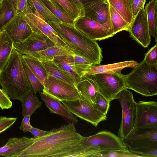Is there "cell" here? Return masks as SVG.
I'll use <instances>...</instances> for the list:
<instances>
[{
	"label": "cell",
	"mask_w": 157,
	"mask_h": 157,
	"mask_svg": "<svg viewBox=\"0 0 157 157\" xmlns=\"http://www.w3.org/2000/svg\"><path fill=\"white\" fill-rule=\"evenodd\" d=\"M44 136L31 138L30 144L17 157H82V143L85 138L75 123L54 128Z\"/></svg>",
	"instance_id": "cell-1"
},
{
	"label": "cell",
	"mask_w": 157,
	"mask_h": 157,
	"mask_svg": "<svg viewBox=\"0 0 157 157\" xmlns=\"http://www.w3.org/2000/svg\"><path fill=\"white\" fill-rule=\"evenodd\" d=\"M22 55L13 47L0 72L2 89L10 99L20 101L32 90L23 67Z\"/></svg>",
	"instance_id": "cell-2"
},
{
	"label": "cell",
	"mask_w": 157,
	"mask_h": 157,
	"mask_svg": "<svg viewBox=\"0 0 157 157\" xmlns=\"http://www.w3.org/2000/svg\"><path fill=\"white\" fill-rule=\"evenodd\" d=\"M74 54L85 57L94 65H99L102 61V51L96 40L81 33L73 25L62 22L47 21Z\"/></svg>",
	"instance_id": "cell-3"
},
{
	"label": "cell",
	"mask_w": 157,
	"mask_h": 157,
	"mask_svg": "<svg viewBox=\"0 0 157 157\" xmlns=\"http://www.w3.org/2000/svg\"><path fill=\"white\" fill-rule=\"evenodd\" d=\"M125 88L144 96L157 94V65L149 64L144 59L124 75Z\"/></svg>",
	"instance_id": "cell-4"
},
{
	"label": "cell",
	"mask_w": 157,
	"mask_h": 157,
	"mask_svg": "<svg viewBox=\"0 0 157 157\" xmlns=\"http://www.w3.org/2000/svg\"><path fill=\"white\" fill-rule=\"evenodd\" d=\"M82 144L86 150L87 157H94L96 153L106 150H128L122 138L107 130L85 137Z\"/></svg>",
	"instance_id": "cell-5"
},
{
	"label": "cell",
	"mask_w": 157,
	"mask_h": 157,
	"mask_svg": "<svg viewBox=\"0 0 157 157\" xmlns=\"http://www.w3.org/2000/svg\"><path fill=\"white\" fill-rule=\"evenodd\" d=\"M86 75L95 82L98 92L110 103L125 88L124 75L121 72L101 73Z\"/></svg>",
	"instance_id": "cell-6"
},
{
	"label": "cell",
	"mask_w": 157,
	"mask_h": 157,
	"mask_svg": "<svg viewBox=\"0 0 157 157\" xmlns=\"http://www.w3.org/2000/svg\"><path fill=\"white\" fill-rule=\"evenodd\" d=\"M117 100L121 105L122 116L117 136L123 139L134 128L136 113V102L132 93L125 88L117 95Z\"/></svg>",
	"instance_id": "cell-7"
},
{
	"label": "cell",
	"mask_w": 157,
	"mask_h": 157,
	"mask_svg": "<svg viewBox=\"0 0 157 157\" xmlns=\"http://www.w3.org/2000/svg\"><path fill=\"white\" fill-rule=\"evenodd\" d=\"M73 25L78 31L96 41L107 39L114 35L110 18L106 22L101 24L88 17L80 16L74 21Z\"/></svg>",
	"instance_id": "cell-8"
},
{
	"label": "cell",
	"mask_w": 157,
	"mask_h": 157,
	"mask_svg": "<svg viewBox=\"0 0 157 157\" xmlns=\"http://www.w3.org/2000/svg\"><path fill=\"white\" fill-rule=\"evenodd\" d=\"M42 92L60 101L82 99L75 86L48 74Z\"/></svg>",
	"instance_id": "cell-9"
},
{
	"label": "cell",
	"mask_w": 157,
	"mask_h": 157,
	"mask_svg": "<svg viewBox=\"0 0 157 157\" xmlns=\"http://www.w3.org/2000/svg\"><path fill=\"white\" fill-rule=\"evenodd\" d=\"M61 103L76 117L96 127L101 122L106 120L107 117L95 107L81 99L71 101H62Z\"/></svg>",
	"instance_id": "cell-10"
},
{
	"label": "cell",
	"mask_w": 157,
	"mask_h": 157,
	"mask_svg": "<svg viewBox=\"0 0 157 157\" xmlns=\"http://www.w3.org/2000/svg\"><path fill=\"white\" fill-rule=\"evenodd\" d=\"M123 139L128 149L157 147V127L134 128Z\"/></svg>",
	"instance_id": "cell-11"
},
{
	"label": "cell",
	"mask_w": 157,
	"mask_h": 157,
	"mask_svg": "<svg viewBox=\"0 0 157 157\" xmlns=\"http://www.w3.org/2000/svg\"><path fill=\"white\" fill-rule=\"evenodd\" d=\"M157 127V102L155 101L136 102L134 128Z\"/></svg>",
	"instance_id": "cell-12"
},
{
	"label": "cell",
	"mask_w": 157,
	"mask_h": 157,
	"mask_svg": "<svg viewBox=\"0 0 157 157\" xmlns=\"http://www.w3.org/2000/svg\"><path fill=\"white\" fill-rule=\"evenodd\" d=\"M22 17L29 25L32 31L42 33L49 38L55 45L65 48L73 52L54 29L44 20L33 13H28Z\"/></svg>",
	"instance_id": "cell-13"
},
{
	"label": "cell",
	"mask_w": 157,
	"mask_h": 157,
	"mask_svg": "<svg viewBox=\"0 0 157 157\" xmlns=\"http://www.w3.org/2000/svg\"><path fill=\"white\" fill-rule=\"evenodd\" d=\"M128 32L130 36L144 47H147L150 44L151 36L144 8L133 18Z\"/></svg>",
	"instance_id": "cell-14"
},
{
	"label": "cell",
	"mask_w": 157,
	"mask_h": 157,
	"mask_svg": "<svg viewBox=\"0 0 157 157\" xmlns=\"http://www.w3.org/2000/svg\"><path fill=\"white\" fill-rule=\"evenodd\" d=\"M13 47L22 55L41 51L55 45L45 35L33 31L26 39L13 43Z\"/></svg>",
	"instance_id": "cell-15"
},
{
	"label": "cell",
	"mask_w": 157,
	"mask_h": 157,
	"mask_svg": "<svg viewBox=\"0 0 157 157\" xmlns=\"http://www.w3.org/2000/svg\"><path fill=\"white\" fill-rule=\"evenodd\" d=\"M13 43L22 41L27 38L32 31L22 16L16 15L3 27Z\"/></svg>",
	"instance_id": "cell-16"
},
{
	"label": "cell",
	"mask_w": 157,
	"mask_h": 157,
	"mask_svg": "<svg viewBox=\"0 0 157 157\" xmlns=\"http://www.w3.org/2000/svg\"><path fill=\"white\" fill-rule=\"evenodd\" d=\"M80 16L88 17L100 24H104L110 19L108 2L97 0L85 4Z\"/></svg>",
	"instance_id": "cell-17"
},
{
	"label": "cell",
	"mask_w": 157,
	"mask_h": 157,
	"mask_svg": "<svg viewBox=\"0 0 157 157\" xmlns=\"http://www.w3.org/2000/svg\"><path fill=\"white\" fill-rule=\"evenodd\" d=\"M30 144V138L26 136L9 138L6 144L0 147V157H17Z\"/></svg>",
	"instance_id": "cell-18"
},
{
	"label": "cell",
	"mask_w": 157,
	"mask_h": 157,
	"mask_svg": "<svg viewBox=\"0 0 157 157\" xmlns=\"http://www.w3.org/2000/svg\"><path fill=\"white\" fill-rule=\"evenodd\" d=\"M39 93L51 113L59 115L75 124L78 121L76 116L69 111L60 101L42 91Z\"/></svg>",
	"instance_id": "cell-19"
},
{
	"label": "cell",
	"mask_w": 157,
	"mask_h": 157,
	"mask_svg": "<svg viewBox=\"0 0 157 157\" xmlns=\"http://www.w3.org/2000/svg\"><path fill=\"white\" fill-rule=\"evenodd\" d=\"M138 63L136 61L130 60L106 65H93L83 72L82 76L101 73L121 72L123 69L127 67L133 68Z\"/></svg>",
	"instance_id": "cell-20"
},
{
	"label": "cell",
	"mask_w": 157,
	"mask_h": 157,
	"mask_svg": "<svg viewBox=\"0 0 157 157\" xmlns=\"http://www.w3.org/2000/svg\"><path fill=\"white\" fill-rule=\"evenodd\" d=\"M76 87L82 100L94 106L98 91L93 80L86 75H82Z\"/></svg>",
	"instance_id": "cell-21"
},
{
	"label": "cell",
	"mask_w": 157,
	"mask_h": 157,
	"mask_svg": "<svg viewBox=\"0 0 157 157\" xmlns=\"http://www.w3.org/2000/svg\"><path fill=\"white\" fill-rule=\"evenodd\" d=\"M75 54L71 50L54 45L44 50L27 54L40 61H52L57 56Z\"/></svg>",
	"instance_id": "cell-22"
},
{
	"label": "cell",
	"mask_w": 157,
	"mask_h": 157,
	"mask_svg": "<svg viewBox=\"0 0 157 157\" xmlns=\"http://www.w3.org/2000/svg\"><path fill=\"white\" fill-rule=\"evenodd\" d=\"M40 61L47 74L76 87L74 79L70 74L53 60Z\"/></svg>",
	"instance_id": "cell-23"
},
{
	"label": "cell",
	"mask_w": 157,
	"mask_h": 157,
	"mask_svg": "<svg viewBox=\"0 0 157 157\" xmlns=\"http://www.w3.org/2000/svg\"><path fill=\"white\" fill-rule=\"evenodd\" d=\"M21 101L22 106V115L23 116H31L41 106L42 103L37 97L36 93L33 90L27 93Z\"/></svg>",
	"instance_id": "cell-24"
},
{
	"label": "cell",
	"mask_w": 157,
	"mask_h": 157,
	"mask_svg": "<svg viewBox=\"0 0 157 157\" xmlns=\"http://www.w3.org/2000/svg\"><path fill=\"white\" fill-rule=\"evenodd\" d=\"M73 54L57 56L54 58L53 61L70 74L77 86L80 81L81 77L75 67Z\"/></svg>",
	"instance_id": "cell-25"
},
{
	"label": "cell",
	"mask_w": 157,
	"mask_h": 157,
	"mask_svg": "<svg viewBox=\"0 0 157 157\" xmlns=\"http://www.w3.org/2000/svg\"><path fill=\"white\" fill-rule=\"evenodd\" d=\"M147 17L149 31L151 36L157 41V0H151L147 4L144 8Z\"/></svg>",
	"instance_id": "cell-26"
},
{
	"label": "cell",
	"mask_w": 157,
	"mask_h": 157,
	"mask_svg": "<svg viewBox=\"0 0 157 157\" xmlns=\"http://www.w3.org/2000/svg\"><path fill=\"white\" fill-rule=\"evenodd\" d=\"M112 6L123 19L130 25L133 18L129 0H107Z\"/></svg>",
	"instance_id": "cell-27"
},
{
	"label": "cell",
	"mask_w": 157,
	"mask_h": 157,
	"mask_svg": "<svg viewBox=\"0 0 157 157\" xmlns=\"http://www.w3.org/2000/svg\"><path fill=\"white\" fill-rule=\"evenodd\" d=\"M13 43L5 30L0 31V69L9 58L13 48Z\"/></svg>",
	"instance_id": "cell-28"
},
{
	"label": "cell",
	"mask_w": 157,
	"mask_h": 157,
	"mask_svg": "<svg viewBox=\"0 0 157 157\" xmlns=\"http://www.w3.org/2000/svg\"><path fill=\"white\" fill-rule=\"evenodd\" d=\"M22 57L33 74L44 85L48 74L40 61L26 54L22 55Z\"/></svg>",
	"instance_id": "cell-29"
},
{
	"label": "cell",
	"mask_w": 157,
	"mask_h": 157,
	"mask_svg": "<svg viewBox=\"0 0 157 157\" xmlns=\"http://www.w3.org/2000/svg\"><path fill=\"white\" fill-rule=\"evenodd\" d=\"M27 0L28 5L32 10H33L34 11H36L40 13L46 21L61 22L41 0Z\"/></svg>",
	"instance_id": "cell-30"
},
{
	"label": "cell",
	"mask_w": 157,
	"mask_h": 157,
	"mask_svg": "<svg viewBox=\"0 0 157 157\" xmlns=\"http://www.w3.org/2000/svg\"><path fill=\"white\" fill-rule=\"evenodd\" d=\"M16 10L10 0H3L0 4V31L15 16Z\"/></svg>",
	"instance_id": "cell-31"
},
{
	"label": "cell",
	"mask_w": 157,
	"mask_h": 157,
	"mask_svg": "<svg viewBox=\"0 0 157 157\" xmlns=\"http://www.w3.org/2000/svg\"><path fill=\"white\" fill-rule=\"evenodd\" d=\"M109 7L110 20L114 34L122 31H128L130 25L112 6L109 5Z\"/></svg>",
	"instance_id": "cell-32"
},
{
	"label": "cell",
	"mask_w": 157,
	"mask_h": 157,
	"mask_svg": "<svg viewBox=\"0 0 157 157\" xmlns=\"http://www.w3.org/2000/svg\"><path fill=\"white\" fill-rule=\"evenodd\" d=\"M50 11L63 23L73 25L74 21L54 0H41Z\"/></svg>",
	"instance_id": "cell-33"
},
{
	"label": "cell",
	"mask_w": 157,
	"mask_h": 157,
	"mask_svg": "<svg viewBox=\"0 0 157 157\" xmlns=\"http://www.w3.org/2000/svg\"><path fill=\"white\" fill-rule=\"evenodd\" d=\"M74 21L81 15L80 10L72 0H54Z\"/></svg>",
	"instance_id": "cell-34"
},
{
	"label": "cell",
	"mask_w": 157,
	"mask_h": 157,
	"mask_svg": "<svg viewBox=\"0 0 157 157\" xmlns=\"http://www.w3.org/2000/svg\"><path fill=\"white\" fill-rule=\"evenodd\" d=\"M22 63L28 79L32 90L36 93L42 91L44 86L33 74L22 57Z\"/></svg>",
	"instance_id": "cell-35"
},
{
	"label": "cell",
	"mask_w": 157,
	"mask_h": 157,
	"mask_svg": "<svg viewBox=\"0 0 157 157\" xmlns=\"http://www.w3.org/2000/svg\"><path fill=\"white\" fill-rule=\"evenodd\" d=\"M72 56L75 69L81 77L83 72L94 65L92 62L85 57L75 54H73Z\"/></svg>",
	"instance_id": "cell-36"
},
{
	"label": "cell",
	"mask_w": 157,
	"mask_h": 157,
	"mask_svg": "<svg viewBox=\"0 0 157 157\" xmlns=\"http://www.w3.org/2000/svg\"><path fill=\"white\" fill-rule=\"evenodd\" d=\"M94 157H139L134 153L130 152L129 150H109L96 153Z\"/></svg>",
	"instance_id": "cell-37"
},
{
	"label": "cell",
	"mask_w": 157,
	"mask_h": 157,
	"mask_svg": "<svg viewBox=\"0 0 157 157\" xmlns=\"http://www.w3.org/2000/svg\"><path fill=\"white\" fill-rule=\"evenodd\" d=\"M14 7L17 15L22 16L33 13L29 6L27 0H10Z\"/></svg>",
	"instance_id": "cell-38"
},
{
	"label": "cell",
	"mask_w": 157,
	"mask_h": 157,
	"mask_svg": "<svg viewBox=\"0 0 157 157\" xmlns=\"http://www.w3.org/2000/svg\"><path fill=\"white\" fill-rule=\"evenodd\" d=\"M110 103L98 92L94 106L99 112L106 115L110 108Z\"/></svg>",
	"instance_id": "cell-39"
},
{
	"label": "cell",
	"mask_w": 157,
	"mask_h": 157,
	"mask_svg": "<svg viewBox=\"0 0 157 157\" xmlns=\"http://www.w3.org/2000/svg\"><path fill=\"white\" fill-rule=\"evenodd\" d=\"M157 44L156 43L145 54L144 60L147 63L157 65Z\"/></svg>",
	"instance_id": "cell-40"
},
{
	"label": "cell",
	"mask_w": 157,
	"mask_h": 157,
	"mask_svg": "<svg viewBox=\"0 0 157 157\" xmlns=\"http://www.w3.org/2000/svg\"><path fill=\"white\" fill-rule=\"evenodd\" d=\"M133 18L144 8L146 0H129Z\"/></svg>",
	"instance_id": "cell-41"
},
{
	"label": "cell",
	"mask_w": 157,
	"mask_h": 157,
	"mask_svg": "<svg viewBox=\"0 0 157 157\" xmlns=\"http://www.w3.org/2000/svg\"><path fill=\"white\" fill-rule=\"evenodd\" d=\"M17 118L0 117V134L12 126L17 120Z\"/></svg>",
	"instance_id": "cell-42"
},
{
	"label": "cell",
	"mask_w": 157,
	"mask_h": 157,
	"mask_svg": "<svg viewBox=\"0 0 157 157\" xmlns=\"http://www.w3.org/2000/svg\"><path fill=\"white\" fill-rule=\"evenodd\" d=\"M12 102L6 93L0 89V108L2 110L8 109L12 106Z\"/></svg>",
	"instance_id": "cell-43"
},
{
	"label": "cell",
	"mask_w": 157,
	"mask_h": 157,
	"mask_svg": "<svg viewBox=\"0 0 157 157\" xmlns=\"http://www.w3.org/2000/svg\"><path fill=\"white\" fill-rule=\"evenodd\" d=\"M31 117L30 115H25L23 116L21 124L19 128L24 132H29L30 129L33 127L30 122Z\"/></svg>",
	"instance_id": "cell-44"
},
{
	"label": "cell",
	"mask_w": 157,
	"mask_h": 157,
	"mask_svg": "<svg viewBox=\"0 0 157 157\" xmlns=\"http://www.w3.org/2000/svg\"><path fill=\"white\" fill-rule=\"evenodd\" d=\"M50 132L44 131L33 127L31 128L29 131V132L31 133L33 136L34 137L44 136L48 134Z\"/></svg>",
	"instance_id": "cell-45"
},
{
	"label": "cell",
	"mask_w": 157,
	"mask_h": 157,
	"mask_svg": "<svg viewBox=\"0 0 157 157\" xmlns=\"http://www.w3.org/2000/svg\"><path fill=\"white\" fill-rule=\"evenodd\" d=\"M78 8L80 11L81 13L83 8V4L82 0H72Z\"/></svg>",
	"instance_id": "cell-46"
},
{
	"label": "cell",
	"mask_w": 157,
	"mask_h": 157,
	"mask_svg": "<svg viewBox=\"0 0 157 157\" xmlns=\"http://www.w3.org/2000/svg\"><path fill=\"white\" fill-rule=\"evenodd\" d=\"M83 4L97 0H82Z\"/></svg>",
	"instance_id": "cell-47"
},
{
	"label": "cell",
	"mask_w": 157,
	"mask_h": 157,
	"mask_svg": "<svg viewBox=\"0 0 157 157\" xmlns=\"http://www.w3.org/2000/svg\"><path fill=\"white\" fill-rule=\"evenodd\" d=\"M101 0L102 1H103V2H108L107 0Z\"/></svg>",
	"instance_id": "cell-48"
},
{
	"label": "cell",
	"mask_w": 157,
	"mask_h": 157,
	"mask_svg": "<svg viewBox=\"0 0 157 157\" xmlns=\"http://www.w3.org/2000/svg\"><path fill=\"white\" fill-rule=\"evenodd\" d=\"M2 1H3V0H0V4L2 2Z\"/></svg>",
	"instance_id": "cell-49"
},
{
	"label": "cell",
	"mask_w": 157,
	"mask_h": 157,
	"mask_svg": "<svg viewBox=\"0 0 157 157\" xmlns=\"http://www.w3.org/2000/svg\"><path fill=\"white\" fill-rule=\"evenodd\" d=\"M0 71H1V70L0 69Z\"/></svg>",
	"instance_id": "cell-50"
}]
</instances>
